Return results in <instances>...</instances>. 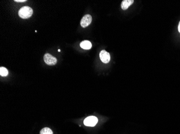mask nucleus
Wrapping results in <instances>:
<instances>
[{
	"mask_svg": "<svg viewBox=\"0 0 180 134\" xmlns=\"http://www.w3.org/2000/svg\"><path fill=\"white\" fill-rule=\"evenodd\" d=\"M33 13V10L30 7L24 6L21 8L18 11L19 16L23 19H28L30 18Z\"/></svg>",
	"mask_w": 180,
	"mask_h": 134,
	"instance_id": "nucleus-1",
	"label": "nucleus"
},
{
	"mask_svg": "<svg viewBox=\"0 0 180 134\" xmlns=\"http://www.w3.org/2000/svg\"><path fill=\"white\" fill-rule=\"evenodd\" d=\"M43 59L45 63L49 66H54L57 64V59L50 54H45Z\"/></svg>",
	"mask_w": 180,
	"mask_h": 134,
	"instance_id": "nucleus-2",
	"label": "nucleus"
},
{
	"mask_svg": "<svg viewBox=\"0 0 180 134\" xmlns=\"http://www.w3.org/2000/svg\"><path fill=\"white\" fill-rule=\"evenodd\" d=\"M97 122H98L97 117H94V116H91V117H86L85 119L84 124L86 126L94 127V126H96V124H97Z\"/></svg>",
	"mask_w": 180,
	"mask_h": 134,
	"instance_id": "nucleus-3",
	"label": "nucleus"
},
{
	"mask_svg": "<svg viewBox=\"0 0 180 134\" xmlns=\"http://www.w3.org/2000/svg\"><path fill=\"white\" fill-rule=\"evenodd\" d=\"M92 20V16L90 15H85L82 18L81 20L80 21V25L81 27L83 28H85L86 27H88L90 24L91 23Z\"/></svg>",
	"mask_w": 180,
	"mask_h": 134,
	"instance_id": "nucleus-4",
	"label": "nucleus"
},
{
	"mask_svg": "<svg viewBox=\"0 0 180 134\" xmlns=\"http://www.w3.org/2000/svg\"><path fill=\"white\" fill-rule=\"evenodd\" d=\"M99 57L100 60L104 64H108L110 61V54L105 50H101L100 52Z\"/></svg>",
	"mask_w": 180,
	"mask_h": 134,
	"instance_id": "nucleus-5",
	"label": "nucleus"
},
{
	"mask_svg": "<svg viewBox=\"0 0 180 134\" xmlns=\"http://www.w3.org/2000/svg\"><path fill=\"white\" fill-rule=\"evenodd\" d=\"M133 0H123L121 4V9L123 10H126L133 3Z\"/></svg>",
	"mask_w": 180,
	"mask_h": 134,
	"instance_id": "nucleus-6",
	"label": "nucleus"
},
{
	"mask_svg": "<svg viewBox=\"0 0 180 134\" xmlns=\"http://www.w3.org/2000/svg\"><path fill=\"white\" fill-rule=\"evenodd\" d=\"M80 47L84 50H90L92 47V44L90 41L84 40L80 44Z\"/></svg>",
	"mask_w": 180,
	"mask_h": 134,
	"instance_id": "nucleus-7",
	"label": "nucleus"
},
{
	"mask_svg": "<svg viewBox=\"0 0 180 134\" xmlns=\"http://www.w3.org/2000/svg\"><path fill=\"white\" fill-rule=\"evenodd\" d=\"M8 75V71L7 68L5 67H1L0 68V75L3 77H6Z\"/></svg>",
	"mask_w": 180,
	"mask_h": 134,
	"instance_id": "nucleus-8",
	"label": "nucleus"
},
{
	"mask_svg": "<svg viewBox=\"0 0 180 134\" xmlns=\"http://www.w3.org/2000/svg\"><path fill=\"white\" fill-rule=\"evenodd\" d=\"M40 134H53V132L49 128L45 127L40 131Z\"/></svg>",
	"mask_w": 180,
	"mask_h": 134,
	"instance_id": "nucleus-9",
	"label": "nucleus"
},
{
	"mask_svg": "<svg viewBox=\"0 0 180 134\" xmlns=\"http://www.w3.org/2000/svg\"><path fill=\"white\" fill-rule=\"evenodd\" d=\"M14 1L16 2H26L27 0H15Z\"/></svg>",
	"mask_w": 180,
	"mask_h": 134,
	"instance_id": "nucleus-10",
	"label": "nucleus"
},
{
	"mask_svg": "<svg viewBox=\"0 0 180 134\" xmlns=\"http://www.w3.org/2000/svg\"><path fill=\"white\" fill-rule=\"evenodd\" d=\"M178 30H179V31L180 32V22L179 24V27H178Z\"/></svg>",
	"mask_w": 180,
	"mask_h": 134,
	"instance_id": "nucleus-11",
	"label": "nucleus"
}]
</instances>
